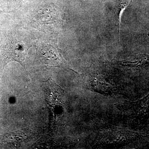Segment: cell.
Here are the masks:
<instances>
[{
  "label": "cell",
  "instance_id": "cell-1",
  "mask_svg": "<svg viewBox=\"0 0 149 149\" xmlns=\"http://www.w3.org/2000/svg\"><path fill=\"white\" fill-rule=\"evenodd\" d=\"M28 48L21 41H11L6 46L3 53V64L11 61H16L25 68V61L28 54Z\"/></svg>",
  "mask_w": 149,
  "mask_h": 149
},
{
  "label": "cell",
  "instance_id": "cell-2",
  "mask_svg": "<svg viewBox=\"0 0 149 149\" xmlns=\"http://www.w3.org/2000/svg\"><path fill=\"white\" fill-rule=\"evenodd\" d=\"M39 57L43 64L49 66L62 67L63 59L59 51L55 48H46L40 52Z\"/></svg>",
  "mask_w": 149,
  "mask_h": 149
},
{
  "label": "cell",
  "instance_id": "cell-3",
  "mask_svg": "<svg viewBox=\"0 0 149 149\" xmlns=\"http://www.w3.org/2000/svg\"><path fill=\"white\" fill-rule=\"evenodd\" d=\"M132 0H118L115 18L118 27V35H120V19L123 11L129 6Z\"/></svg>",
  "mask_w": 149,
  "mask_h": 149
}]
</instances>
